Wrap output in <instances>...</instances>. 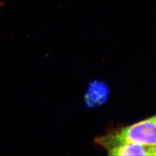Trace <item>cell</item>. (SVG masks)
<instances>
[{"label": "cell", "mask_w": 156, "mask_h": 156, "mask_svg": "<svg viewBox=\"0 0 156 156\" xmlns=\"http://www.w3.org/2000/svg\"><path fill=\"white\" fill-rule=\"evenodd\" d=\"M106 151L110 156H152L151 146L134 143L119 145Z\"/></svg>", "instance_id": "3"}, {"label": "cell", "mask_w": 156, "mask_h": 156, "mask_svg": "<svg viewBox=\"0 0 156 156\" xmlns=\"http://www.w3.org/2000/svg\"><path fill=\"white\" fill-rule=\"evenodd\" d=\"M94 143L106 151L127 143L151 146L156 144V115L138 123L109 131L96 137Z\"/></svg>", "instance_id": "1"}, {"label": "cell", "mask_w": 156, "mask_h": 156, "mask_svg": "<svg viewBox=\"0 0 156 156\" xmlns=\"http://www.w3.org/2000/svg\"><path fill=\"white\" fill-rule=\"evenodd\" d=\"M151 151L152 156H156V144L151 146Z\"/></svg>", "instance_id": "4"}, {"label": "cell", "mask_w": 156, "mask_h": 156, "mask_svg": "<svg viewBox=\"0 0 156 156\" xmlns=\"http://www.w3.org/2000/svg\"><path fill=\"white\" fill-rule=\"evenodd\" d=\"M2 4V3H1V2H0V4Z\"/></svg>", "instance_id": "5"}, {"label": "cell", "mask_w": 156, "mask_h": 156, "mask_svg": "<svg viewBox=\"0 0 156 156\" xmlns=\"http://www.w3.org/2000/svg\"><path fill=\"white\" fill-rule=\"evenodd\" d=\"M108 94V90L105 84L98 81L91 82L84 97L85 105L87 108H91L101 105L106 100Z\"/></svg>", "instance_id": "2"}]
</instances>
